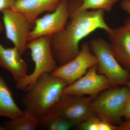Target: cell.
Wrapping results in <instances>:
<instances>
[{
  "label": "cell",
  "instance_id": "obj_1",
  "mask_svg": "<svg viewBox=\"0 0 130 130\" xmlns=\"http://www.w3.org/2000/svg\"><path fill=\"white\" fill-rule=\"evenodd\" d=\"M81 2V0L69 1L67 23L63 30L51 37V50L59 66L69 62L79 54V43L84 38L97 30L107 33L111 28L105 21L104 11H79L77 8Z\"/></svg>",
  "mask_w": 130,
  "mask_h": 130
},
{
  "label": "cell",
  "instance_id": "obj_2",
  "mask_svg": "<svg viewBox=\"0 0 130 130\" xmlns=\"http://www.w3.org/2000/svg\"><path fill=\"white\" fill-rule=\"evenodd\" d=\"M67 84L63 79L45 73L40 76L22 100L25 107L40 119L51 111L63 94Z\"/></svg>",
  "mask_w": 130,
  "mask_h": 130
},
{
  "label": "cell",
  "instance_id": "obj_3",
  "mask_svg": "<svg viewBox=\"0 0 130 130\" xmlns=\"http://www.w3.org/2000/svg\"><path fill=\"white\" fill-rule=\"evenodd\" d=\"M51 36H44L28 42L27 49L30 51L35 68L32 73L16 83L17 89L25 92L40 76L45 73H51L58 67L51 50Z\"/></svg>",
  "mask_w": 130,
  "mask_h": 130
},
{
  "label": "cell",
  "instance_id": "obj_4",
  "mask_svg": "<svg viewBox=\"0 0 130 130\" xmlns=\"http://www.w3.org/2000/svg\"><path fill=\"white\" fill-rule=\"evenodd\" d=\"M130 95L127 86H111L94 98L91 107L103 120L115 125L120 124L123 109Z\"/></svg>",
  "mask_w": 130,
  "mask_h": 130
},
{
  "label": "cell",
  "instance_id": "obj_5",
  "mask_svg": "<svg viewBox=\"0 0 130 130\" xmlns=\"http://www.w3.org/2000/svg\"><path fill=\"white\" fill-rule=\"evenodd\" d=\"M89 44L97 60L98 73L105 76L112 86L126 85L130 79L129 72L116 59L110 44L100 38L92 39Z\"/></svg>",
  "mask_w": 130,
  "mask_h": 130
},
{
  "label": "cell",
  "instance_id": "obj_6",
  "mask_svg": "<svg viewBox=\"0 0 130 130\" xmlns=\"http://www.w3.org/2000/svg\"><path fill=\"white\" fill-rule=\"evenodd\" d=\"M94 98L63 94L51 111L59 114L74 126L95 115L91 107Z\"/></svg>",
  "mask_w": 130,
  "mask_h": 130
},
{
  "label": "cell",
  "instance_id": "obj_7",
  "mask_svg": "<svg viewBox=\"0 0 130 130\" xmlns=\"http://www.w3.org/2000/svg\"><path fill=\"white\" fill-rule=\"evenodd\" d=\"M1 13L6 37L23 55L27 50L33 25L22 13L12 8L5 9Z\"/></svg>",
  "mask_w": 130,
  "mask_h": 130
},
{
  "label": "cell",
  "instance_id": "obj_8",
  "mask_svg": "<svg viewBox=\"0 0 130 130\" xmlns=\"http://www.w3.org/2000/svg\"><path fill=\"white\" fill-rule=\"evenodd\" d=\"M97 64V59L92 53L89 44L85 42L82 44L79 54L75 58L64 64L58 66L51 74L63 79L69 85Z\"/></svg>",
  "mask_w": 130,
  "mask_h": 130
},
{
  "label": "cell",
  "instance_id": "obj_9",
  "mask_svg": "<svg viewBox=\"0 0 130 130\" xmlns=\"http://www.w3.org/2000/svg\"><path fill=\"white\" fill-rule=\"evenodd\" d=\"M70 14L69 1L61 0L54 11L36 20L30 32L29 41L44 36H53L60 32L67 23Z\"/></svg>",
  "mask_w": 130,
  "mask_h": 130
},
{
  "label": "cell",
  "instance_id": "obj_10",
  "mask_svg": "<svg viewBox=\"0 0 130 130\" xmlns=\"http://www.w3.org/2000/svg\"><path fill=\"white\" fill-rule=\"evenodd\" d=\"M111 86L109 80L98 72L96 66L91 68L84 76L66 86L63 94L87 96L95 98L103 91Z\"/></svg>",
  "mask_w": 130,
  "mask_h": 130
},
{
  "label": "cell",
  "instance_id": "obj_11",
  "mask_svg": "<svg viewBox=\"0 0 130 130\" xmlns=\"http://www.w3.org/2000/svg\"><path fill=\"white\" fill-rule=\"evenodd\" d=\"M112 51L119 63L130 70V29L124 25L111 28L108 32Z\"/></svg>",
  "mask_w": 130,
  "mask_h": 130
},
{
  "label": "cell",
  "instance_id": "obj_12",
  "mask_svg": "<svg viewBox=\"0 0 130 130\" xmlns=\"http://www.w3.org/2000/svg\"><path fill=\"white\" fill-rule=\"evenodd\" d=\"M16 47H5L0 43V67L11 74L15 83L28 75V66Z\"/></svg>",
  "mask_w": 130,
  "mask_h": 130
},
{
  "label": "cell",
  "instance_id": "obj_13",
  "mask_svg": "<svg viewBox=\"0 0 130 130\" xmlns=\"http://www.w3.org/2000/svg\"><path fill=\"white\" fill-rule=\"evenodd\" d=\"M61 0H16L12 9L22 13L34 26L40 14L51 12L56 9Z\"/></svg>",
  "mask_w": 130,
  "mask_h": 130
},
{
  "label": "cell",
  "instance_id": "obj_14",
  "mask_svg": "<svg viewBox=\"0 0 130 130\" xmlns=\"http://www.w3.org/2000/svg\"><path fill=\"white\" fill-rule=\"evenodd\" d=\"M23 112L16 104L11 91L0 75V117L13 120L21 116Z\"/></svg>",
  "mask_w": 130,
  "mask_h": 130
},
{
  "label": "cell",
  "instance_id": "obj_15",
  "mask_svg": "<svg viewBox=\"0 0 130 130\" xmlns=\"http://www.w3.org/2000/svg\"><path fill=\"white\" fill-rule=\"evenodd\" d=\"M39 126L40 119L26 109L21 116L6 121L3 125L5 130H35Z\"/></svg>",
  "mask_w": 130,
  "mask_h": 130
},
{
  "label": "cell",
  "instance_id": "obj_16",
  "mask_svg": "<svg viewBox=\"0 0 130 130\" xmlns=\"http://www.w3.org/2000/svg\"><path fill=\"white\" fill-rule=\"evenodd\" d=\"M50 130H68L74 126L61 115L50 111L40 119V126Z\"/></svg>",
  "mask_w": 130,
  "mask_h": 130
},
{
  "label": "cell",
  "instance_id": "obj_17",
  "mask_svg": "<svg viewBox=\"0 0 130 130\" xmlns=\"http://www.w3.org/2000/svg\"><path fill=\"white\" fill-rule=\"evenodd\" d=\"M120 0H81L78 6V10H101L109 12L111 11L113 6Z\"/></svg>",
  "mask_w": 130,
  "mask_h": 130
},
{
  "label": "cell",
  "instance_id": "obj_18",
  "mask_svg": "<svg viewBox=\"0 0 130 130\" xmlns=\"http://www.w3.org/2000/svg\"><path fill=\"white\" fill-rule=\"evenodd\" d=\"M81 130H118V126L94 115L77 126Z\"/></svg>",
  "mask_w": 130,
  "mask_h": 130
},
{
  "label": "cell",
  "instance_id": "obj_19",
  "mask_svg": "<svg viewBox=\"0 0 130 130\" xmlns=\"http://www.w3.org/2000/svg\"><path fill=\"white\" fill-rule=\"evenodd\" d=\"M16 0H0V14L6 9L12 8Z\"/></svg>",
  "mask_w": 130,
  "mask_h": 130
},
{
  "label": "cell",
  "instance_id": "obj_20",
  "mask_svg": "<svg viewBox=\"0 0 130 130\" xmlns=\"http://www.w3.org/2000/svg\"><path fill=\"white\" fill-rule=\"evenodd\" d=\"M123 117L128 119L130 118V95L123 109Z\"/></svg>",
  "mask_w": 130,
  "mask_h": 130
},
{
  "label": "cell",
  "instance_id": "obj_21",
  "mask_svg": "<svg viewBox=\"0 0 130 130\" xmlns=\"http://www.w3.org/2000/svg\"><path fill=\"white\" fill-rule=\"evenodd\" d=\"M121 7L123 10L130 14V0H122Z\"/></svg>",
  "mask_w": 130,
  "mask_h": 130
},
{
  "label": "cell",
  "instance_id": "obj_22",
  "mask_svg": "<svg viewBox=\"0 0 130 130\" xmlns=\"http://www.w3.org/2000/svg\"><path fill=\"white\" fill-rule=\"evenodd\" d=\"M118 130H130V118L128 121L120 123L118 126Z\"/></svg>",
  "mask_w": 130,
  "mask_h": 130
},
{
  "label": "cell",
  "instance_id": "obj_23",
  "mask_svg": "<svg viewBox=\"0 0 130 130\" xmlns=\"http://www.w3.org/2000/svg\"><path fill=\"white\" fill-rule=\"evenodd\" d=\"M124 25L130 29V14L125 21Z\"/></svg>",
  "mask_w": 130,
  "mask_h": 130
},
{
  "label": "cell",
  "instance_id": "obj_24",
  "mask_svg": "<svg viewBox=\"0 0 130 130\" xmlns=\"http://www.w3.org/2000/svg\"><path fill=\"white\" fill-rule=\"evenodd\" d=\"M4 30V26L3 22L0 20V35L1 34Z\"/></svg>",
  "mask_w": 130,
  "mask_h": 130
},
{
  "label": "cell",
  "instance_id": "obj_25",
  "mask_svg": "<svg viewBox=\"0 0 130 130\" xmlns=\"http://www.w3.org/2000/svg\"><path fill=\"white\" fill-rule=\"evenodd\" d=\"M126 86L128 87V88H129V89L130 91V81H129H129L126 83Z\"/></svg>",
  "mask_w": 130,
  "mask_h": 130
},
{
  "label": "cell",
  "instance_id": "obj_26",
  "mask_svg": "<svg viewBox=\"0 0 130 130\" xmlns=\"http://www.w3.org/2000/svg\"><path fill=\"white\" fill-rule=\"evenodd\" d=\"M0 130H5L3 126L0 125Z\"/></svg>",
  "mask_w": 130,
  "mask_h": 130
},
{
  "label": "cell",
  "instance_id": "obj_27",
  "mask_svg": "<svg viewBox=\"0 0 130 130\" xmlns=\"http://www.w3.org/2000/svg\"><path fill=\"white\" fill-rule=\"evenodd\" d=\"M129 72L130 76V70H129Z\"/></svg>",
  "mask_w": 130,
  "mask_h": 130
}]
</instances>
